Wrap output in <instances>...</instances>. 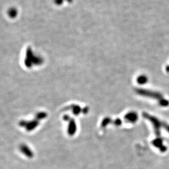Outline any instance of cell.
Returning a JSON list of instances; mask_svg holds the SVG:
<instances>
[{
	"mask_svg": "<svg viewBox=\"0 0 169 169\" xmlns=\"http://www.w3.org/2000/svg\"><path fill=\"white\" fill-rule=\"evenodd\" d=\"M138 81L140 82V83H141L142 82H145L146 79H145V78H144V77H141V78H140V79H139Z\"/></svg>",
	"mask_w": 169,
	"mask_h": 169,
	"instance_id": "1",
	"label": "cell"
}]
</instances>
